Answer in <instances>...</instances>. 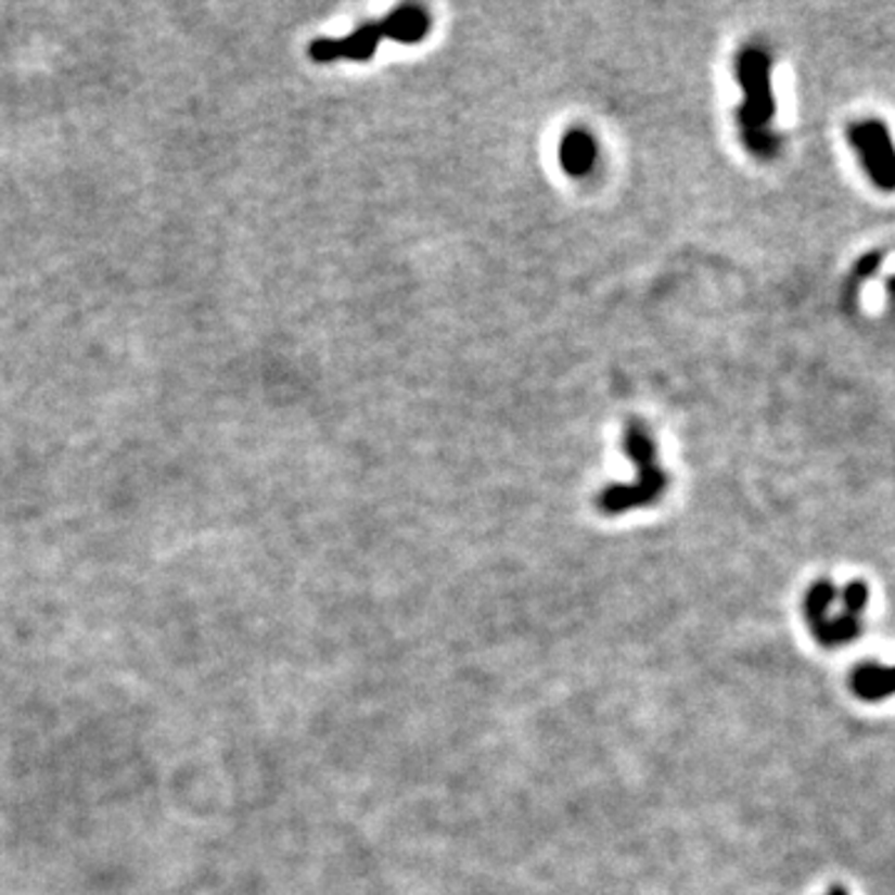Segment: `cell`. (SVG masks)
Masks as SVG:
<instances>
[{
	"instance_id": "obj_1",
	"label": "cell",
	"mask_w": 895,
	"mask_h": 895,
	"mask_svg": "<svg viewBox=\"0 0 895 895\" xmlns=\"http://www.w3.org/2000/svg\"><path fill=\"white\" fill-rule=\"evenodd\" d=\"M737 80L744 90V105L737 110L741 140L756 157L769 159L779 152V135L769 130L776 115L771 90V55L762 48H744L737 57Z\"/></svg>"
},
{
	"instance_id": "obj_2",
	"label": "cell",
	"mask_w": 895,
	"mask_h": 895,
	"mask_svg": "<svg viewBox=\"0 0 895 895\" xmlns=\"http://www.w3.org/2000/svg\"><path fill=\"white\" fill-rule=\"evenodd\" d=\"M431 30V15L418 5H404L396 8L394 13H388L383 21L366 23L361 28H356L351 36L346 38H319L311 42L309 53L317 63H331V60L348 57L356 60V63H366L376 48L381 46L383 38H391L396 42H404V46H415L421 42Z\"/></svg>"
},
{
	"instance_id": "obj_3",
	"label": "cell",
	"mask_w": 895,
	"mask_h": 895,
	"mask_svg": "<svg viewBox=\"0 0 895 895\" xmlns=\"http://www.w3.org/2000/svg\"><path fill=\"white\" fill-rule=\"evenodd\" d=\"M625 450L637 468V483L610 485L597 496V508L608 515H619L632 508L650 506V502L660 500L664 488H667V473L662 471L660 460H656V443L652 440L650 431L635 418L627 423Z\"/></svg>"
},
{
	"instance_id": "obj_4",
	"label": "cell",
	"mask_w": 895,
	"mask_h": 895,
	"mask_svg": "<svg viewBox=\"0 0 895 895\" xmlns=\"http://www.w3.org/2000/svg\"><path fill=\"white\" fill-rule=\"evenodd\" d=\"M848 142L881 192H895V142L881 119H860L848 127Z\"/></svg>"
},
{
	"instance_id": "obj_5",
	"label": "cell",
	"mask_w": 895,
	"mask_h": 895,
	"mask_svg": "<svg viewBox=\"0 0 895 895\" xmlns=\"http://www.w3.org/2000/svg\"><path fill=\"white\" fill-rule=\"evenodd\" d=\"M597 162V142L587 130H570L560 142V165L567 175L583 177L592 172Z\"/></svg>"
},
{
	"instance_id": "obj_6",
	"label": "cell",
	"mask_w": 895,
	"mask_h": 895,
	"mask_svg": "<svg viewBox=\"0 0 895 895\" xmlns=\"http://www.w3.org/2000/svg\"><path fill=\"white\" fill-rule=\"evenodd\" d=\"M851 687H854V692L860 699H868V702L888 696L895 692V667L885 669V667H873V664L860 667L854 672Z\"/></svg>"
},
{
	"instance_id": "obj_7",
	"label": "cell",
	"mask_w": 895,
	"mask_h": 895,
	"mask_svg": "<svg viewBox=\"0 0 895 895\" xmlns=\"http://www.w3.org/2000/svg\"><path fill=\"white\" fill-rule=\"evenodd\" d=\"M868 602V590L864 583H851L846 587V592H843V604H846V612L848 615H860V610L866 608Z\"/></svg>"
},
{
	"instance_id": "obj_8",
	"label": "cell",
	"mask_w": 895,
	"mask_h": 895,
	"mask_svg": "<svg viewBox=\"0 0 895 895\" xmlns=\"http://www.w3.org/2000/svg\"><path fill=\"white\" fill-rule=\"evenodd\" d=\"M829 895H846V891H843V888H833Z\"/></svg>"
}]
</instances>
